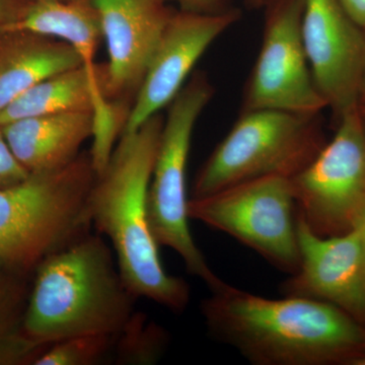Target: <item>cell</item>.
Wrapping results in <instances>:
<instances>
[{"label":"cell","instance_id":"5b68a950","mask_svg":"<svg viewBox=\"0 0 365 365\" xmlns=\"http://www.w3.org/2000/svg\"><path fill=\"white\" fill-rule=\"evenodd\" d=\"M319 116L270 109L242 112L199 170L192 199L259 178L295 176L326 143Z\"/></svg>","mask_w":365,"mask_h":365},{"label":"cell","instance_id":"7a4b0ae2","mask_svg":"<svg viewBox=\"0 0 365 365\" xmlns=\"http://www.w3.org/2000/svg\"><path fill=\"white\" fill-rule=\"evenodd\" d=\"M163 124L158 114L136 130L121 134L93 182L88 212L91 225L111 242L131 294L182 313L190 302L188 283L163 268L148 215V189Z\"/></svg>","mask_w":365,"mask_h":365},{"label":"cell","instance_id":"ffe728a7","mask_svg":"<svg viewBox=\"0 0 365 365\" xmlns=\"http://www.w3.org/2000/svg\"><path fill=\"white\" fill-rule=\"evenodd\" d=\"M30 174L14 157L0 126V187L24 181Z\"/></svg>","mask_w":365,"mask_h":365},{"label":"cell","instance_id":"83f0119b","mask_svg":"<svg viewBox=\"0 0 365 365\" xmlns=\"http://www.w3.org/2000/svg\"><path fill=\"white\" fill-rule=\"evenodd\" d=\"M359 112L360 115H361L362 123H364L365 129V103L359 105Z\"/></svg>","mask_w":365,"mask_h":365},{"label":"cell","instance_id":"3957f363","mask_svg":"<svg viewBox=\"0 0 365 365\" xmlns=\"http://www.w3.org/2000/svg\"><path fill=\"white\" fill-rule=\"evenodd\" d=\"M112 247L88 232L48 257L33 275L24 332L49 346L88 334L117 335L134 312Z\"/></svg>","mask_w":365,"mask_h":365},{"label":"cell","instance_id":"d6986e66","mask_svg":"<svg viewBox=\"0 0 365 365\" xmlns=\"http://www.w3.org/2000/svg\"><path fill=\"white\" fill-rule=\"evenodd\" d=\"M116 335L88 334L53 343L33 365H96L114 350Z\"/></svg>","mask_w":365,"mask_h":365},{"label":"cell","instance_id":"9a60e30c","mask_svg":"<svg viewBox=\"0 0 365 365\" xmlns=\"http://www.w3.org/2000/svg\"><path fill=\"white\" fill-rule=\"evenodd\" d=\"M0 33H32L67 43L81 57L91 76H102L105 66L95 62L103 38L100 18L91 0H33L16 20Z\"/></svg>","mask_w":365,"mask_h":365},{"label":"cell","instance_id":"d4e9b609","mask_svg":"<svg viewBox=\"0 0 365 365\" xmlns=\"http://www.w3.org/2000/svg\"><path fill=\"white\" fill-rule=\"evenodd\" d=\"M244 1L251 9H260L265 6L269 0H244Z\"/></svg>","mask_w":365,"mask_h":365},{"label":"cell","instance_id":"7c38bea8","mask_svg":"<svg viewBox=\"0 0 365 365\" xmlns=\"http://www.w3.org/2000/svg\"><path fill=\"white\" fill-rule=\"evenodd\" d=\"M299 265L281 285L284 297L321 300L365 326V261L359 234L322 237L297 215Z\"/></svg>","mask_w":365,"mask_h":365},{"label":"cell","instance_id":"4316f807","mask_svg":"<svg viewBox=\"0 0 365 365\" xmlns=\"http://www.w3.org/2000/svg\"><path fill=\"white\" fill-rule=\"evenodd\" d=\"M364 30V38H365V28ZM365 103V54H364V78H362V91H361V100H360V104Z\"/></svg>","mask_w":365,"mask_h":365},{"label":"cell","instance_id":"cb8c5ba5","mask_svg":"<svg viewBox=\"0 0 365 365\" xmlns=\"http://www.w3.org/2000/svg\"><path fill=\"white\" fill-rule=\"evenodd\" d=\"M352 230H355L359 234L360 245H361L362 254L365 261V209L360 213L359 217L357 218L354 227Z\"/></svg>","mask_w":365,"mask_h":365},{"label":"cell","instance_id":"8fae6325","mask_svg":"<svg viewBox=\"0 0 365 365\" xmlns=\"http://www.w3.org/2000/svg\"><path fill=\"white\" fill-rule=\"evenodd\" d=\"M241 14L182 11L172 14L151 57L122 133L136 130L168 107L187 83L197 62Z\"/></svg>","mask_w":365,"mask_h":365},{"label":"cell","instance_id":"f1b7e54d","mask_svg":"<svg viewBox=\"0 0 365 365\" xmlns=\"http://www.w3.org/2000/svg\"><path fill=\"white\" fill-rule=\"evenodd\" d=\"M54 1H71V0H54Z\"/></svg>","mask_w":365,"mask_h":365},{"label":"cell","instance_id":"4fadbf2b","mask_svg":"<svg viewBox=\"0 0 365 365\" xmlns=\"http://www.w3.org/2000/svg\"><path fill=\"white\" fill-rule=\"evenodd\" d=\"M91 1L100 18L109 56L105 66L106 95L114 102L138 91L173 13L165 6V0Z\"/></svg>","mask_w":365,"mask_h":365},{"label":"cell","instance_id":"44dd1931","mask_svg":"<svg viewBox=\"0 0 365 365\" xmlns=\"http://www.w3.org/2000/svg\"><path fill=\"white\" fill-rule=\"evenodd\" d=\"M182 7V11L197 13H220L230 7L225 6V0H172Z\"/></svg>","mask_w":365,"mask_h":365},{"label":"cell","instance_id":"7402d4cb","mask_svg":"<svg viewBox=\"0 0 365 365\" xmlns=\"http://www.w3.org/2000/svg\"><path fill=\"white\" fill-rule=\"evenodd\" d=\"M32 1L0 0V28L16 20Z\"/></svg>","mask_w":365,"mask_h":365},{"label":"cell","instance_id":"6da1fadb","mask_svg":"<svg viewBox=\"0 0 365 365\" xmlns=\"http://www.w3.org/2000/svg\"><path fill=\"white\" fill-rule=\"evenodd\" d=\"M208 332L256 365L347 364L365 351V326L306 297L266 299L225 284L201 304Z\"/></svg>","mask_w":365,"mask_h":365},{"label":"cell","instance_id":"2e32d148","mask_svg":"<svg viewBox=\"0 0 365 365\" xmlns=\"http://www.w3.org/2000/svg\"><path fill=\"white\" fill-rule=\"evenodd\" d=\"M0 46V112L44 79L83 66L71 46L32 33H6Z\"/></svg>","mask_w":365,"mask_h":365},{"label":"cell","instance_id":"484cf974","mask_svg":"<svg viewBox=\"0 0 365 365\" xmlns=\"http://www.w3.org/2000/svg\"><path fill=\"white\" fill-rule=\"evenodd\" d=\"M346 365H365V351L360 353V354L355 356L354 359L348 361V364Z\"/></svg>","mask_w":365,"mask_h":365},{"label":"cell","instance_id":"ac0fdd59","mask_svg":"<svg viewBox=\"0 0 365 365\" xmlns=\"http://www.w3.org/2000/svg\"><path fill=\"white\" fill-rule=\"evenodd\" d=\"M169 343L162 326L145 314L134 312L115 339L114 361L117 364L150 365L160 360Z\"/></svg>","mask_w":365,"mask_h":365},{"label":"cell","instance_id":"603a6c76","mask_svg":"<svg viewBox=\"0 0 365 365\" xmlns=\"http://www.w3.org/2000/svg\"><path fill=\"white\" fill-rule=\"evenodd\" d=\"M346 14L357 25L365 28V0H338Z\"/></svg>","mask_w":365,"mask_h":365},{"label":"cell","instance_id":"5bb4252c","mask_svg":"<svg viewBox=\"0 0 365 365\" xmlns=\"http://www.w3.org/2000/svg\"><path fill=\"white\" fill-rule=\"evenodd\" d=\"M14 157L29 173L51 172L79 155V148L93 137L90 110L24 118L2 125Z\"/></svg>","mask_w":365,"mask_h":365},{"label":"cell","instance_id":"30bf717a","mask_svg":"<svg viewBox=\"0 0 365 365\" xmlns=\"http://www.w3.org/2000/svg\"><path fill=\"white\" fill-rule=\"evenodd\" d=\"M302 37L314 83L337 119L359 108L364 30L338 0H304Z\"/></svg>","mask_w":365,"mask_h":365},{"label":"cell","instance_id":"9c48e42d","mask_svg":"<svg viewBox=\"0 0 365 365\" xmlns=\"http://www.w3.org/2000/svg\"><path fill=\"white\" fill-rule=\"evenodd\" d=\"M304 0H269L263 39L245 88L242 112L280 110L319 115L328 109L314 83L302 37Z\"/></svg>","mask_w":365,"mask_h":365},{"label":"cell","instance_id":"ba28073f","mask_svg":"<svg viewBox=\"0 0 365 365\" xmlns=\"http://www.w3.org/2000/svg\"><path fill=\"white\" fill-rule=\"evenodd\" d=\"M290 181L297 213L314 234L332 237L352 230L365 209V129L359 108L338 119L333 138Z\"/></svg>","mask_w":365,"mask_h":365},{"label":"cell","instance_id":"52a82bcc","mask_svg":"<svg viewBox=\"0 0 365 365\" xmlns=\"http://www.w3.org/2000/svg\"><path fill=\"white\" fill-rule=\"evenodd\" d=\"M294 190L290 178H259L190 199V220L225 232L284 272L299 265Z\"/></svg>","mask_w":365,"mask_h":365},{"label":"cell","instance_id":"8992f818","mask_svg":"<svg viewBox=\"0 0 365 365\" xmlns=\"http://www.w3.org/2000/svg\"><path fill=\"white\" fill-rule=\"evenodd\" d=\"M213 96L203 74H196L170 102L148 189L151 230L160 246L174 250L192 275L205 282L210 292L225 285L197 246L189 227L187 168L197 121Z\"/></svg>","mask_w":365,"mask_h":365},{"label":"cell","instance_id":"277c9868","mask_svg":"<svg viewBox=\"0 0 365 365\" xmlns=\"http://www.w3.org/2000/svg\"><path fill=\"white\" fill-rule=\"evenodd\" d=\"M96 178L90 153H83L61 169L0 187V272L34 275L48 257L90 232Z\"/></svg>","mask_w":365,"mask_h":365},{"label":"cell","instance_id":"e0dca14e","mask_svg":"<svg viewBox=\"0 0 365 365\" xmlns=\"http://www.w3.org/2000/svg\"><path fill=\"white\" fill-rule=\"evenodd\" d=\"M29 292L26 276L0 272V365L33 364L48 347L36 344L24 332Z\"/></svg>","mask_w":365,"mask_h":365}]
</instances>
